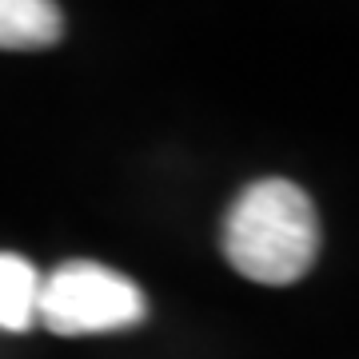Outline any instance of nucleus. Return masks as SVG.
<instances>
[{
	"label": "nucleus",
	"mask_w": 359,
	"mask_h": 359,
	"mask_svg": "<svg viewBox=\"0 0 359 359\" xmlns=\"http://www.w3.org/2000/svg\"><path fill=\"white\" fill-rule=\"evenodd\" d=\"M65 32V13L52 0H0V48H52Z\"/></svg>",
	"instance_id": "nucleus-3"
},
{
	"label": "nucleus",
	"mask_w": 359,
	"mask_h": 359,
	"mask_svg": "<svg viewBox=\"0 0 359 359\" xmlns=\"http://www.w3.org/2000/svg\"><path fill=\"white\" fill-rule=\"evenodd\" d=\"M40 271L16 252H0V332L36 327Z\"/></svg>",
	"instance_id": "nucleus-4"
},
{
	"label": "nucleus",
	"mask_w": 359,
	"mask_h": 359,
	"mask_svg": "<svg viewBox=\"0 0 359 359\" xmlns=\"http://www.w3.org/2000/svg\"><path fill=\"white\" fill-rule=\"evenodd\" d=\"M320 252L311 196L280 176H264L236 196L224 219V256L240 276L283 287L308 276Z\"/></svg>",
	"instance_id": "nucleus-1"
},
{
	"label": "nucleus",
	"mask_w": 359,
	"mask_h": 359,
	"mask_svg": "<svg viewBox=\"0 0 359 359\" xmlns=\"http://www.w3.org/2000/svg\"><path fill=\"white\" fill-rule=\"evenodd\" d=\"M148 316L144 292L116 268L68 259L40 280L36 323L52 335H104L136 327Z\"/></svg>",
	"instance_id": "nucleus-2"
}]
</instances>
